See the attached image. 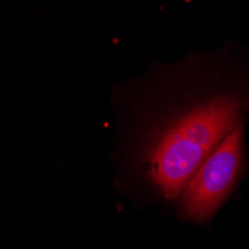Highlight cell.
<instances>
[{
  "label": "cell",
  "mask_w": 249,
  "mask_h": 249,
  "mask_svg": "<svg viewBox=\"0 0 249 249\" xmlns=\"http://www.w3.org/2000/svg\"><path fill=\"white\" fill-rule=\"evenodd\" d=\"M243 123V102L221 93L158 121L143 146V172L167 200L180 197L190 178Z\"/></svg>",
  "instance_id": "cell-1"
},
{
  "label": "cell",
  "mask_w": 249,
  "mask_h": 249,
  "mask_svg": "<svg viewBox=\"0 0 249 249\" xmlns=\"http://www.w3.org/2000/svg\"><path fill=\"white\" fill-rule=\"evenodd\" d=\"M243 131L240 123L190 178L180 196V212L187 219H211L230 196L243 163Z\"/></svg>",
  "instance_id": "cell-2"
}]
</instances>
